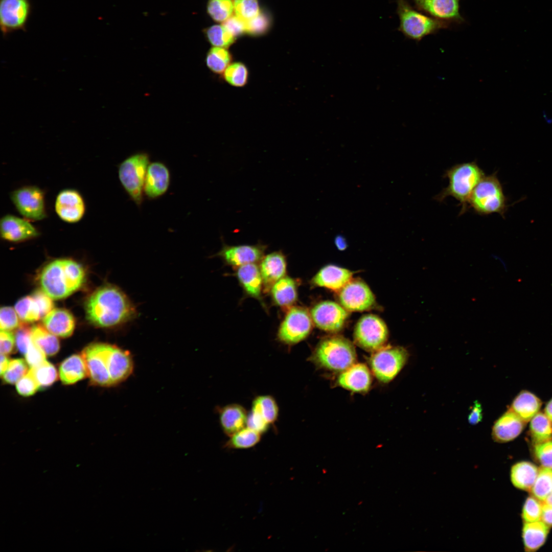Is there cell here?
I'll return each mask as SVG.
<instances>
[{
  "label": "cell",
  "instance_id": "1",
  "mask_svg": "<svg viewBox=\"0 0 552 552\" xmlns=\"http://www.w3.org/2000/svg\"><path fill=\"white\" fill-rule=\"evenodd\" d=\"M86 316L88 321L102 328L116 327L133 319L134 306L118 287L105 285L96 290L87 299Z\"/></svg>",
  "mask_w": 552,
  "mask_h": 552
},
{
  "label": "cell",
  "instance_id": "2",
  "mask_svg": "<svg viewBox=\"0 0 552 552\" xmlns=\"http://www.w3.org/2000/svg\"><path fill=\"white\" fill-rule=\"evenodd\" d=\"M82 266L69 259H57L41 271L39 283L41 290L51 298H65L79 289L85 280Z\"/></svg>",
  "mask_w": 552,
  "mask_h": 552
},
{
  "label": "cell",
  "instance_id": "3",
  "mask_svg": "<svg viewBox=\"0 0 552 552\" xmlns=\"http://www.w3.org/2000/svg\"><path fill=\"white\" fill-rule=\"evenodd\" d=\"M485 176L476 160L453 165L444 174L448 179V186L434 199L442 202L448 197L455 198L461 206L459 215H463L469 208V201L473 191Z\"/></svg>",
  "mask_w": 552,
  "mask_h": 552
},
{
  "label": "cell",
  "instance_id": "4",
  "mask_svg": "<svg viewBox=\"0 0 552 552\" xmlns=\"http://www.w3.org/2000/svg\"><path fill=\"white\" fill-rule=\"evenodd\" d=\"M310 359L319 367L342 372L355 363L356 353L350 340L341 336H332L318 343Z\"/></svg>",
  "mask_w": 552,
  "mask_h": 552
},
{
  "label": "cell",
  "instance_id": "5",
  "mask_svg": "<svg viewBox=\"0 0 552 552\" xmlns=\"http://www.w3.org/2000/svg\"><path fill=\"white\" fill-rule=\"evenodd\" d=\"M496 173L485 176L480 180L472 193L469 206L480 215L497 213L504 218L510 205Z\"/></svg>",
  "mask_w": 552,
  "mask_h": 552
},
{
  "label": "cell",
  "instance_id": "6",
  "mask_svg": "<svg viewBox=\"0 0 552 552\" xmlns=\"http://www.w3.org/2000/svg\"><path fill=\"white\" fill-rule=\"evenodd\" d=\"M399 30L407 38L417 42L425 36L447 28L449 22L426 15L414 9L406 0H396Z\"/></svg>",
  "mask_w": 552,
  "mask_h": 552
},
{
  "label": "cell",
  "instance_id": "7",
  "mask_svg": "<svg viewBox=\"0 0 552 552\" xmlns=\"http://www.w3.org/2000/svg\"><path fill=\"white\" fill-rule=\"evenodd\" d=\"M150 163L149 155L139 152L127 157L118 167V177L121 185L138 206L143 201L145 180Z\"/></svg>",
  "mask_w": 552,
  "mask_h": 552
},
{
  "label": "cell",
  "instance_id": "8",
  "mask_svg": "<svg viewBox=\"0 0 552 552\" xmlns=\"http://www.w3.org/2000/svg\"><path fill=\"white\" fill-rule=\"evenodd\" d=\"M408 358V352L403 347H383L375 351L370 364L376 378L381 382L388 383L401 371Z\"/></svg>",
  "mask_w": 552,
  "mask_h": 552
},
{
  "label": "cell",
  "instance_id": "9",
  "mask_svg": "<svg viewBox=\"0 0 552 552\" xmlns=\"http://www.w3.org/2000/svg\"><path fill=\"white\" fill-rule=\"evenodd\" d=\"M114 345L95 343L87 346L82 352L91 381L102 386L113 385L109 374L110 357Z\"/></svg>",
  "mask_w": 552,
  "mask_h": 552
},
{
  "label": "cell",
  "instance_id": "10",
  "mask_svg": "<svg viewBox=\"0 0 552 552\" xmlns=\"http://www.w3.org/2000/svg\"><path fill=\"white\" fill-rule=\"evenodd\" d=\"M10 197L24 218L40 221L47 217L45 193L39 187L32 185L21 187L11 192Z\"/></svg>",
  "mask_w": 552,
  "mask_h": 552
},
{
  "label": "cell",
  "instance_id": "11",
  "mask_svg": "<svg viewBox=\"0 0 552 552\" xmlns=\"http://www.w3.org/2000/svg\"><path fill=\"white\" fill-rule=\"evenodd\" d=\"M313 321L310 314L301 307H291L278 329L277 337L282 343L291 346L305 339L310 333Z\"/></svg>",
  "mask_w": 552,
  "mask_h": 552
},
{
  "label": "cell",
  "instance_id": "12",
  "mask_svg": "<svg viewBox=\"0 0 552 552\" xmlns=\"http://www.w3.org/2000/svg\"><path fill=\"white\" fill-rule=\"evenodd\" d=\"M388 338V329L384 321L377 315L366 314L357 323L354 332L356 344L370 351L384 347Z\"/></svg>",
  "mask_w": 552,
  "mask_h": 552
},
{
  "label": "cell",
  "instance_id": "13",
  "mask_svg": "<svg viewBox=\"0 0 552 552\" xmlns=\"http://www.w3.org/2000/svg\"><path fill=\"white\" fill-rule=\"evenodd\" d=\"M310 314L313 323L318 328L329 332H336L344 325L348 311L336 302L325 301L314 305Z\"/></svg>",
  "mask_w": 552,
  "mask_h": 552
},
{
  "label": "cell",
  "instance_id": "14",
  "mask_svg": "<svg viewBox=\"0 0 552 552\" xmlns=\"http://www.w3.org/2000/svg\"><path fill=\"white\" fill-rule=\"evenodd\" d=\"M340 304L348 311L367 310L375 303V296L367 285L352 279L338 291Z\"/></svg>",
  "mask_w": 552,
  "mask_h": 552
},
{
  "label": "cell",
  "instance_id": "15",
  "mask_svg": "<svg viewBox=\"0 0 552 552\" xmlns=\"http://www.w3.org/2000/svg\"><path fill=\"white\" fill-rule=\"evenodd\" d=\"M30 12L29 0H0V27L3 35L24 30Z\"/></svg>",
  "mask_w": 552,
  "mask_h": 552
},
{
  "label": "cell",
  "instance_id": "16",
  "mask_svg": "<svg viewBox=\"0 0 552 552\" xmlns=\"http://www.w3.org/2000/svg\"><path fill=\"white\" fill-rule=\"evenodd\" d=\"M55 211L63 221L75 223L84 217L86 205L81 193L76 189H65L57 194L55 201Z\"/></svg>",
  "mask_w": 552,
  "mask_h": 552
},
{
  "label": "cell",
  "instance_id": "17",
  "mask_svg": "<svg viewBox=\"0 0 552 552\" xmlns=\"http://www.w3.org/2000/svg\"><path fill=\"white\" fill-rule=\"evenodd\" d=\"M267 246L262 244L228 245L224 244L217 254L226 264L239 267L261 261Z\"/></svg>",
  "mask_w": 552,
  "mask_h": 552
},
{
  "label": "cell",
  "instance_id": "18",
  "mask_svg": "<svg viewBox=\"0 0 552 552\" xmlns=\"http://www.w3.org/2000/svg\"><path fill=\"white\" fill-rule=\"evenodd\" d=\"M0 234L5 240L20 242L38 237L40 232L29 220L8 214L0 220Z\"/></svg>",
  "mask_w": 552,
  "mask_h": 552
},
{
  "label": "cell",
  "instance_id": "19",
  "mask_svg": "<svg viewBox=\"0 0 552 552\" xmlns=\"http://www.w3.org/2000/svg\"><path fill=\"white\" fill-rule=\"evenodd\" d=\"M416 8L431 17L447 22L462 23L459 12L461 0H412Z\"/></svg>",
  "mask_w": 552,
  "mask_h": 552
},
{
  "label": "cell",
  "instance_id": "20",
  "mask_svg": "<svg viewBox=\"0 0 552 552\" xmlns=\"http://www.w3.org/2000/svg\"><path fill=\"white\" fill-rule=\"evenodd\" d=\"M170 172L168 167L161 162L149 164L145 177L144 193L150 199L164 195L170 183Z\"/></svg>",
  "mask_w": 552,
  "mask_h": 552
},
{
  "label": "cell",
  "instance_id": "21",
  "mask_svg": "<svg viewBox=\"0 0 552 552\" xmlns=\"http://www.w3.org/2000/svg\"><path fill=\"white\" fill-rule=\"evenodd\" d=\"M526 423L511 409L502 415L494 423L492 437L497 443H504L518 437Z\"/></svg>",
  "mask_w": 552,
  "mask_h": 552
},
{
  "label": "cell",
  "instance_id": "22",
  "mask_svg": "<svg viewBox=\"0 0 552 552\" xmlns=\"http://www.w3.org/2000/svg\"><path fill=\"white\" fill-rule=\"evenodd\" d=\"M260 262L264 290L268 292L276 282L286 275V258L282 251H276L264 256Z\"/></svg>",
  "mask_w": 552,
  "mask_h": 552
},
{
  "label": "cell",
  "instance_id": "23",
  "mask_svg": "<svg viewBox=\"0 0 552 552\" xmlns=\"http://www.w3.org/2000/svg\"><path fill=\"white\" fill-rule=\"evenodd\" d=\"M337 382L340 386L353 392L365 393L371 385V373L365 364L354 363L340 374Z\"/></svg>",
  "mask_w": 552,
  "mask_h": 552
},
{
  "label": "cell",
  "instance_id": "24",
  "mask_svg": "<svg viewBox=\"0 0 552 552\" xmlns=\"http://www.w3.org/2000/svg\"><path fill=\"white\" fill-rule=\"evenodd\" d=\"M350 270L334 265L321 268L313 277L311 283L315 286L339 291L352 279Z\"/></svg>",
  "mask_w": 552,
  "mask_h": 552
},
{
  "label": "cell",
  "instance_id": "25",
  "mask_svg": "<svg viewBox=\"0 0 552 552\" xmlns=\"http://www.w3.org/2000/svg\"><path fill=\"white\" fill-rule=\"evenodd\" d=\"M218 414L221 428L228 436L246 426L248 413L240 404L232 403L221 407Z\"/></svg>",
  "mask_w": 552,
  "mask_h": 552
},
{
  "label": "cell",
  "instance_id": "26",
  "mask_svg": "<svg viewBox=\"0 0 552 552\" xmlns=\"http://www.w3.org/2000/svg\"><path fill=\"white\" fill-rule=\"evenodd\" d=\"M45 328L54 335L60 337L71 336L75 328L73 315L62 308L53 309L43 318Z\"/></svg>",
  "mask_w": 552,
  "mask_h": 552
},
{
  "label": "cell",
  "instance_id": "27",
  "mask_svg": "<svg viewBox=\"0 0 552 552\" xmlns=\"http://www.w3.org/2000/svg\"><path fill=\"white\" fill-rule=\"evenodd\" d=\"M237 279L245 293L249 296L261 300L263 282L259 266L256 263L248 264L237 268Z\"/></svg>",
  "mask_w": 552,
  "mask_h": 552
},
{
  "label": "cell",
  "instance_id": "28",
  "mask_svg": "<svg viewBox=\"0 0 552 552\" xmlns=\"http://www.w3.org/2000/svg\"><path fill=\"white\" fill-rule=\"evenodd\" d=\"M273 302L278 306L289 309L297 300V282L285 275L271 287L269 291Z\"/></svg>",
  "mask_w": 552,
  "mask_h": 552
},
{
  "label": "cell",
  "instance_id": "29",
  "mask_svg": "<svg viewBox=\"0 0 552 552\" xmlns=\"http://www.w3.org/2000/svg\"><path fill=\"white\" fill-rule=\"evenodd\" d=\"M541 406L542 401L537 396L523 390L514 399L510 409L527 423L539 412Z\"/></svg>",
  "mask_w": 552,
  "mask_h": 552
},
{
  "label": "cell",
  "instance_id": "30",
  "mask_svg": "<svg viewBox=\"0 0 552 552\" xmlns=\"http://www.w3.org/2000/svg\"><path fill=\"white\" fill-rule=\"evenodd\" d=\"M59 375L64 384L75 383L87 376V369L82 355L74 354L65 360L60 365Z\"/></svg>",
  "mask_w": 552,
  "mask_h": 552
},
{
  "label": "cell",
  "instance_id": "31",
  "mask_svg": "<svg viewBox=\"0 0 552 552\" xmlns=\"http://www.w3.org/2000/svg\"><path fill=\"white\" fill-rule=\"evenodd\" d=\"M549 526L542 521L524 522L522 528L524 547L526 551L537 550L545 543Z\"/></svg>",
  "mask_w": 552,
  "mask_h": 552
},
{
  "label": "cell",
  "instance_id": "32",
  "mask_svg": "<svg viewBox=\"0 0 552 552\" xmlns=\"http://www.w3.org/2000/svg\"><path fill=\"white\" fill-rule=\"evenodd\" d=\"M539 469L534 464L522 461L515 464L511 469V480L514 486L519 489L530 491L537 477Z\"/></svg>",
  "mask_w": 552,
  "mask_h": 552
},
{
  "label": "cell",
  "instance_id": "33",
  "mask_svg": "<svg viewBox=\"0 0 552 552\" xmlns=\"http://www.w3.org/2000/svg\"><path fill=\"white\" fill-rule=\"evenodd\" d=\"M251 411L257 413L271 425L278 420L279 408L273 397L269 395H263L254 398Z\"/></svg>",
  "mask_w": 552,
  "mask_h": 552
},
{
  "label": "cell",
  "instance_id": "34",
  "mask_svg": "<svg viewBox=\"0 0 552 552\" xmlns=\"http://www.w3.org/2000/svg\"><path fill=\"white\" fill-rule=\"evenodd\" d=\"M31 339L48 356L56 354L60 348L59 342L56 335L40 325L31 328Z\"/></svg>",
  "mask_w": 552,
  "mask_h": 552
},
{
  "label": "cell",
  "instance_id": "35",
  "mask_svg": "<svg viewBox=\"0 0 552 552\" xmlns=\"http://www.w3.org/2000/svg\"><path fill=\"white\" fill-rule=\"evenodd\" d=\"M530 432L534 445L552 439V422L543 412H538L531 420Z\"/></svg>",
  "mask_w": 552,
  "mask_h": 552
},
{
  "label": "cell",
  "instance_id": "36",
  "mask_svg": "<svg viewBox=\"0 0 552 552\" xmlns=\"http://www.w3.org/2000/svg\"><path fill=\"white\" fill-rule=\"evenodd\" d=\"M261 434L245 427L233 435L225 444L228 449H247L256 445L261 440Z\"/></svg>",
  "mask_w": 552,
  "mask_h": 552
},
{
  "label": "cell",
  "instance_id": "37",
  "mask_svg": "<svg viewBox=\"0 0 552 552\" xmlns=\"http://www.w3.org/2000/svg\"><path fill=\"white\" fill-rule=\"evenodd\" d=\"M232 56L225 48L214 47L209 51L206 57L208 67L214 73L221 74L231 64Z\"/></svg>",
  "mask_w": 552,
  "mask_h": 552
},
{
  "label": "cell",
  "instance_id": "38",
  "mask_svg": "<svg viewBox=\"0 0 552 552\" xmlns=\"http://www.w3.org/2000/svg\"><path fill=\"white\" fill-rule=\"evenodd\" d=\"M14 309L24 322H34L41 318L39 307L32 295L20 299L15 305Z\"/></svg>",
  "mask_w": 552,
  "mask_h": 552
},
{
  "label": "cell",
  "instance_id": "39",
  "mask_svg": "<svg viewBox=\"0 0 552 552\" xmlns=\"http://www.w3.org/2000/svg\"><path fill=\"white\" fill-rule=\"evenodd\" d=\"M531 491L533 496L541 501H544L552 491V469L543 467L539 470Z\"/></svg>",
  "mask_w": 552,
  "mask_h": 552
},
{
  "label": "cell",
  "instance_id": "40",
  "mask_svg": "<svg viewBox=\"0 0 552 552\" xmlns=\"http://www.w3.org/2000/svg\"><path fill=\"white\" fill-rule=\"evenodd\" d=\"M207 11L215 21L224 22L232 16L234 2L232 0H209Z\"/></svg>",
  "mask_w": 552,
  "mask_h": 552
},
{
  "label": "cell",
  "instance_id": "41",
  "mask_svg": "<svg viewBox=\"0 0 552 552\" xmlns=\"http://www.w3.org/2000/svg\"><path fill=\"white\" fill-rule=\"evenodd\" d=\"M209 42L214 46L228 48L232 44L235 37L222 25L212 26L205 31Z\"/></svg>",
  "mask_w": 552,
  "mask_h": 552
},
{
  "label": "cell",
  "instance_id": "42",
  "mask_svg": "<svg viewBox=\"0 0 552 552\" xmlns=\"http://www.w3.org/2000/svg\"><path fill=\"white\" fill-rule=\"evenodd\" d=\"M31 369L40 388L51 385L57 379L58 374L55 367L47 360L37 366Z\"/></svg>",
  "mask_w": 552,
  "mask_h": 552
},
{
  "label": "cell",
  "instance_id": "43",
  "mask_svg": "<svg viewBox=\"0 0 552 552\" xmlns=\"http://www.w3.org/2000/svg\"><path fill=\"white\" fill-rule=\"evenodd\" d=\"M225 80L231 85L241 87L246 84L248 77L246 66L241 62L231 63L223 73Z\"/></svg>",
  "mask_w": 552,
  "mask_h": 552
},
{
  "label": "cell",
  "instance_id": "44",
  "mask_svg": "<svg viewBox=\"0 0 552 552\" xmlns=\"http://www.w3.org/2000/svg\"><path fill=\"white\" fill-rule=\"evenodd\" d=\"M271 21L269 15L260 10L256 16L246 21L245 33L251 36L262 35L268 31Z\"/></svg>",
  "mask_w": 552,
  "mask_h": 552
},
{
  "label": "cell",
  "instance_id": "45",
  "mask_svg": "<svg viewBox=\"0 0 552 552\" xmlns=\"http://www.w3.org/2000/svg\"><path fill=\"white\" fill-rule=\"evenodd\" d=\"M234 11L237 16L248 21L260 12L258 0H234Z\"/></svg>",
  "mask_w": 552,
  "mask_h": 552
},
{
  "label": "cell",
  "instance_id": "46",
  "mask_svg": "<svg viewBox=\"0 0 552 552\" xmlns=\"http://www.w3.org/2000/svg\"><path fill=\"white\" fill-rule=\"evenodd\" d=\"M27 364L20 358L10 360L7 370L2 376L4 381L11 384L16 383L29 371Z\"/></svg>",
  "mask_w": 552,
  "mask_h": 552
},
{
  "label": "cell",
  "instance_id": "47",
  "mask_svg": "<svg viewBox=\"0 0 552 552\" xmlns=\"http://www.w3.org/2000/svg\"><path fill=\"white\" fill-rule=\"evenodd\" d=\"M542 504L534 496L527 497L524 502L522 517L524 522H532L541 519Z\"/></svg>",
  "mask_w": 552,
  "mask_h": 552
},
{
  "label": "cell",
  "instance_id": "48",
  "mask_svg": "<svg viewBox=\"0 0 552 552\" xmlns=\"http://www.w3.org/2000/svg\"><path fill=\"white\" fill-rule=\"evenodd\" d=\"M16 388L17 393L24 397L32 396L40 389L31 369L16 383Z\"/></svg>",
  "mask_w": 552,
  "mask_h": 552
},
{
  "label": "cell",
  "instance_id": "49",
  "mask_svg": "<svg viewBox=\"0 0 552 552\" xmlns=\"http://www.w3.org/2000/svg\"><path fill=\"white\" fill-rule=\"evenodd\" d=\"M534 453L544 467L552 469V440L534 445Z\"/></svg>",
  "mask_w": 552,
  "mask_h": 552
},
{
  "label": "cell",
  "instance_id": "50",
  "mask_svg": "<svg viewBox=\"0 0 552 552\" xmlns=\"http://www.w3.org/2000/svg\"><path fill=\"white\" fill-rule=\"evenodd\" d=\"M15 310L10 307H2L0 310L1 330L10 331L18 328L20 323Z\"/></svg>",
  "mask_w": 552,
  "mask_h": 552
},
{
  "label": "cell",
  "instance_id": "51",
  "mask_svg": "<svg viewBox=\"0 0 552 552\" xmlns=\"http://www.w3.org/2000/svg\"><path fill=\"white\" fill-rule=\"evenodd\" d=\"M32 341L31 328L26 322L20 323L15 335L16 347L20 353L25 355Z\"/></svg>",
  "mask_w": 552,
  "mask_h": 552
},
{
  "label": "cell",
  "instance_id": "52",
  "mask_svg": "<svg viewBox=\"0 0 552 552\" xmlns=\"http://www.w3.org/2000/svg\"><path fill=\"white\" fill-rule=\"evenodd\" d=\"M47 355L32 341L25 354L26 361L31 368L37 366L46 360Z\"/></svg>",
  "mask_w": 552,
  "mask_h": 552
},
{
  "label": "cell",
  "instance_id": "53",
  "mask_svg": "<svg viewBox=\"0 0 552 552\" xmlns=\"http://www.w3.org/2000/svg\"><path fill=\"white\" fill-rule=\"evenodd\" d=\"M36 301L40 311L41 318L45 316L54 307L51 298L42 290H37L31 295Z\"/></svg>",
  "mask_w": 552,
  "mask_h": 552
},
{
  "label": "cell",
  "instance_id": "54",
  "mask_svg": "<svg viewBox=\"0 0 552 552\" xmlns=\"http://www.w3.org/2000/svg\"><path fill=\"white\" fill-rule=\"evenodd\" d=\"M222 25L236 38L245 33L246 21L235 15H232Z\"/></svg>",
  "mask_w": 552,
  "mask_h": 552
},
{
  "label": "cell",
  "instance_id": "55",
  "mask_svg": "<svg viewBox=\"0 0 552 552\" xmlns=\"http://www.w3.org/2000/svg\"><path fill=\"white\" fill-rule=\"evenodd\" d=\"M246 427L262 434L269 429L270 425L257 413L250 410L248 413Z\"/></svg>",
  "mask_w": 552,
  "mask_h": 552
},
{
  "label": "cell",
  "instance_id": "56",
  "mask_svg": "<svg viewBox=\"0 0 552 552\" xmlns=\"http://www.w3.org/2000/svg\"><path fill=\"white\" fill-rule=\"evenodd\" d=\"M15 339L14 335L10 331L1 330V353L5 355L11 353L14 348Z\"/></svg>",
  "mask_w": 552,
  "mask_h": 552
},
{
  "label": "cell",
  "instance_id": "57",
  "mask_svg": "<svg viewBox=\"0 0 552 552\" xmlns=\"http://www.w3.org/2000/svg\"><path fill=\"white\" fill-rule=\"evenodd\" d=\"M482 417L481 405L478 401H475L468 415V422L471 425H476L481 421Z\"/></svg>",
  "mask_w": 552,
  "mask_h": 552
},
{
  "label": "cell",
  "instance_id": "58",
  "mask_svg": "<svg viewBox=\"0 0 552 552\" xmlns=\"http://www.w3.org/2000/svg\"><path fill=\"white\" fill-rule=\"evenodd\" d=\"M541 519L548 526H552V506L544 502L542 504Z\"/></svg>",
  "mask_w": 552,
  "mask_h": 552
},
{
  "label": "cell",
  "instance_id": "59",
  "mask_svg": "<svg viewBox=\"0 0 552 552\" xmlns=\"http://www.w3.org/2000/svg\"><path fill=\"white\" fill-rule=\"evenodd\" d=\"M10 360L7 356V355L1 354V376H2L7 370Z\"/></svg>",
  "mask_w": 552,
  "mask_h": 552
},
{
  "label": "cell",
  "instance_id": "60",
  "mask_svg": "<svg viewBox=\"0 0 552 552\" xmlns=\"http://www.w3.org/2000/svg\"><path fill=\"white\" fill-rule=\"evenodd\" d=\"M335 243L339 250H344L347 247V242L344 238L339 236L335 238Z\"/></svg>",
  "mask_w": 552,
  "mask_h": 552
},
{
  "label": "cell",
  "instance_id": "61",
  "mask_svg": "<svg viewBox=\"0 0 552 552\" xmlns=\"http://www.w3.org/2000/svg\"><path fill=\"white\" fill-rule=\"evenodd\" d=\"M544 413L552 422V398L546 404L544 408Z\"/></svg>",
  "mask_w": 552,
  "mask_h": 552
},
{
  "label": "cell",
  "instance_id": "62",
  "mask_svg": "<svg viewBox=\"0 0 552 552\" xmlns=\"http://www.w3.org/2000/svg\"><path fill=\"white\" fill-rule=\"evenodd\" d=\"M543 502L552 506V491L549 493Z\"/></svg>",
  "mask_w": 552,
  "mask_h": 552
},
{
  "label": "cell",
  "instance_id": "63",
  "mask_svg": "<svg viewBox=\"0 0 552 552\" xmlns=\"http://www.w3.org/2000/svg\"><path fill=\"white\" fill-rule=\"evenodd\" d=\"M323 473H326L327 472V470L326 469H323Z\"/></svg>",
  "mask_w": 552,
  "mask_h": 552
}]
</instances>
